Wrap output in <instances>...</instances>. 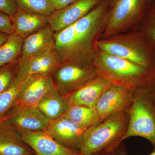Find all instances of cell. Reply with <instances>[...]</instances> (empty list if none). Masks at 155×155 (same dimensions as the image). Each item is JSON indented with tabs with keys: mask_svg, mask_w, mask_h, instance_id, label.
Here are the masks:
<instances>
[{
	"mask_svg": "<svg viewBox=\"0 0 155 155\" xmlns=\"http://www.w3.org/2000/svg\"><path fill=\"white\" fill-rule=\"evenodd\" d=\"M149 1L150 2H152L153 1V0H149Z\"/></svg>",
	"mask_w": 155,
	"mask_h": 155,
	"instance_id": "33",
	"label": "cell"
},
{
	"mask_svg": "<svg viewBox=\"0 0 155 155\" xmlns=\"http://www.w3.org/2000/svg\"><path fill=\"white\" fill-rule=\"evenodd\" d=\"M10 35L0 32V46L5 43L8 38Z\"/></svg>",
	"mask_w": 155,
	"mask_h": 155,
	"instance_id": "30",
	"label": "cell"
},
{
	"mask_svg": "<svg viewBox=\"0 0 155 155\" xmlns=\"http://www.w3.org/2000/svg\"><path fill=\"white\" fill-rule=\"evenodd\" d=\"M76 1L77 0H50L55 11L63 8Z\"/></svg>",
	"mask_w": 155,
	"mask_h": 155,
	"instance_id": "29",
	"label": "cell"
},
{
	"mask_svg": "<svg viewBox=\"0 0 155 155\" xmlns=\"http://www.w3.org/2000/svg\"><path fill=\"white\" fill-rule=\"evenodd\" d=\"M14 34L24 39L48 24V17L18 9L11 17Z\"/></svg>",
	"mask_w": 155,
	"mask_h": 155,
	"instance_id": "18",
	"label": "cell"
},
{
	"mask_svg": "<svg viewBox=\"0 0 155 155\" xmlns=\"http://www.w3.org/2000/svg\"><path fill=\"white\" fill-rule=\"evenodd\" d=\"M150 2L149 0H109V18L101 38L137 29Z\"/></svg>",
	"mask_w": 155,
	"mask_h": 155,
	"instance_id": "6",
	"label": "cell"
},
{
	"mask_svg": "<svg viewBox=\"0 0 155 155\" xmlns=\"http://www.w3.org/2000/svg\"><path fill=\"white\" fill-rule=\"evenodd\" d=\"M120 155H127L126 154H125V153H123L121 154ZM155 155V148L154 150L153 151V152L152 153H151L150 154V155Z\"/></svg>",
	"mask_w": 155,
	"mask_h": 155,
	"instance_id": "31",
	"label": "cell"
},
{
	"mask_svg": "<svg viewBox=\"0 0 155 155\" xmlns=\"http://www.w3.org/2000/svg\"><path fill=\"white\" fill-rule=\"evenodd\" d=\"M18 9L49 17L55 10L50 0H15Z\"/></svg>",
	"mask_w": 155,
	"mask_h": 155,
	"instance_id": "23",
	"label": "cell"
},
{
	"mask_svg": "<svg viewBox=\"0 0 155 155\" xmlns=\"http://www.w3.org/2000/svg\"><path fill=\"white\" fill-rule=\"evenodd\" d=\"M137 29L155 48V0L150 3Z\"/></svg>",
	"mask_w": 155,
	"mask_h": 155,
	"instance_id": "24",
	"label": "cell"
},
{
	"mask_svg": "<svg viewBox=\"0 0 155 155\" xmlns=\"http://www.w3.org/2000/svg\"><path fill=\"white\" fill-rule=\"evenodd\" d=\"M77 155H83V154L81 153H79V154H78Z\"/></svg>",
	"mask_w": 155,
	"mask_h": 155,
	"instance_id": "32",
	"label": "cell"
},
{
	"mask_svg": "<svg viewBox=\"0 0 155 155\" xmlns=\"http://www.w3.org/2000/svg\"><path fill=\"white\" fill-rule=\"evenodd\" d=\"M128 122L126 110L87 128L84 134L79 151L84 155H95L105 150H114L121 143Z\"/></svg>",
	"mask_w": 155,
	"mask_h": 155,
	"instance_id": "4",
	"label": "cell"
},
{
	"mask_svg": "<svg viewBox=\"0 0 155 155\" xmlns=\"http://www.w3.org/2000/svg\"><path fill=\"white\" fill-rule=\"evenodd\" d=\"M69 106L66 97L56 88L44 97L37 107L47 119L53 121L63 117Z\"/></svg>",
	"mask_w": 155,
	"mask_h": 155,
	"instance_id": "19",
	"label": "cell"
},
{
	"mask_svg": "<svg viewBox=\"0 0 155 155\" xmlns=\"http://www.w3.org/2000/svg\"><path fill=\"white\" fill-rule=\"evenodd\" d=\"M23 39L17 35H9L0 46V68L18 61L22 52Z\"/></svg>",
	"mask_w": 155,
	"mask_h": 155,
	"instance_id": "22",
	"label": "cell"
},
{
	"mask_svg": "<svg viewBox=\"0 0 155 155\" xmlns=\"http://www.w3.org/2000/svg\"><path fill=\"white\" fill-rule=\"evenodd\" d=\"M4 118L17 131L46 130L51 122L37 107L14 106Z\"/></svg>",
	"mask_w": 155,
	"mask_h": 155,
	"instance_id": "11",
	"label": "cell"
},
{
	"mask_svg": "<svg viewBox=\"0 0 155 155\" xmlns=\"http://www.w3.org/2000/svg\"><path fill=\"white\" fill-rule=\"evenodd\" d=\"M56 88L52 75L27 76L14 106L37 107L44 97Z\"/></svg>",
	"mask_w": 155,
	"mask_h": 155,
	"instance_id": "12",
	"label": "cell"
},
{
	"mask_svg": "<svg viewBox=\"0 0 155 155\" xmlns=\"http://www.w3.org/2000/svg\"><path fill=\"white\" fill-rule=\"evenodd\" d=\"M103 0H77L48 17V24L55 32L73 25L88 14Z\"/></svg>",
	"mask_w": 155,
	"mask_h": 155,
	"instance_id": "9",
	"label": "cell"
},
{
	"mask_svg": "<svg viewBox=\"0 0 155 155\" xmlns=\"http://www.w3.org/2000/svg\"><path fill=\"white\" fill-rule=\"evenodd\" d=\"M95 49L124 58L149 69L155 58V48L138 29L101 38Z\"/></svg>",
	"mask_w": 155,
	"mask_h": 155,
	"instance_id": "2",
	"label": "cell"
},
{
	"mask_svg": "<svg viewBox=\"0 0 155 155\" xmlns=\"http://www.w3.org/2000/svg\"><path fill=\"white\" fill-rule=\"evenodd\" d=\"M54 33L52 28L48 24L24 38L22 52L18 61L29 60L54 49Z\"/></svg>",
	"mask_w": 155,
	"mask_h": 155,
	"instance_id": "16",
	"label": "cell"
},
{
	"mask_svg": "<svg viewBox=\"0 0 155 155\" xmlns=\"http://www.w3.org/2000/svg\"><path fill=\"white\" fill-rule=\"evenodd\" d=\"M22 141L37 155H77L80 151L70 149L56 141L47 130L18 131Z\"/></svg>",
	"mask_w": 155,
	"mask_h": 155,
	"instance_id": "10",
	"label": "cell"
},
{
	"mask_svg": "<svg viewBox=\"0 0 155 155\" xmlns=\"http://www.w3.org/2000/svg\"><path fill=\"white\" fill-rule=\"evenodd\" d=\"M52 75L57 89L66 96L82 87L98 75L93 63H64Z\"/></svg>",
	"mask_w": 155,
	"mask_h": 155,
	"instance_id": "7",
	"label": "cell"
},
{
	"mask_svg": "<svg viewBox=\"0 0 155 155\" xmlns=\"http://www.w3.org/2000/svg\"><path fill=\"white\" fill-rule=\"evenodd\" d=\"M134 91L124 87L113 84L104 92L95 106L102 122L127 110L133 103Z\"/></svg>",
	"mask_w": 155,
	"mask_h": 155,
	"instance_id": "8",
	"label": "cell"
},
{
	"mask_svg": "<svg viewBox=\"0 0 155 155\" xmlns=\"http://www.w3.org/2000/svg\"><path fill=\"white\" fill-rule=\"evenodd\" d=\"M0 32L11 35L14 34L11 17L0 11Z\"/></svg>",
	"mask_w": 155,
	"mask_h": 155,
	"instance_id": "26",
	"label": "cell"
},
{
	"mask_svg": "<svg viewBox=\"0 0 155 155\" xmlns=\"http://www.w3.org/2000/svg\"><path fill=\"white\" fill-rule=\"evenodd\" d=\"M93 64L98 75L114 85L134 91L147 86L149 69L124 58L95 50Z\"/></svg>",
	"mask_w": 155,
	"mask_h": 155,
	"instance_id": "3",
	"label": "cell"
},
{
	"mask_svg": "<svg viewBox=\"0 0 155 155\" xmlns=\"http://www.w3.org/2000/svg\"><path fill=\"white\" fill-rule=\"evenodd\" d=\"M112 85L104 78L98 75L76 91L64 96L69 106L81 105L95 108L100 97Z\"/></svg>",
	"mask_w": 155,
	"mask_h": 155,
	"instance_id": "15",
	"label": "cell"
},
{
	"mask_svg": "<svg viewBox=\"0 0 155 155\" xmlns=\"http://www.w3.org/2000/svg\"><path fill=\"white\" fill-rule=\"evenodd\" d=\"M149 70V73L146 87L150 94L155 101V58Z\"/></svg>",
	"mask_w": 155,
	"mask_h": 155,
	"instance_id": "28",
	"label": "cell"
},
{
	"mask_svg": "<svg viewBox=\"0 0 155 155\" xmlns=\"http://www.w3.org/2000/svg\"><path fill=\"white\" fill-rule=\"evenodd\" d=\"M109 0H103L88 14L73 24V54L72 63L92 64L95 43L99 39L109 18Z\"/></svg>",
	"mask_w": 155,
	"mask_h": 155,
	"instance_id": "1",
	"label": "cell"
},
{
	"mask_svg": "<svg viewBox=\"0 0 155 155\" xmlns=\"http://www.w3.org/2000/svg\"><path fill=\"white\" fill-rule=\"evenodd\" d=\"M26 77L18 72L11 86L0 93V120L4 119L16 104Z\"/></svg>",
	"mask_w": 155,
	"mask_h": 155,
	"instance_id": "21",
	"label": "cell"
},
{
	"mask_svg": "<svg viewBox=\"0 0 155 155\" xmlns=\"http://www.w3.org/2000/svg\"><path fill=\"white\" fill-rule=\"evenodd\" d=\"M18 61L0 68V93L11 86L18 73Z\"/></svg>",
	"mask_w": 155,
	"mask_h": 155,
	"instance_id": "25",
	"label": "cell"
},
{
	"mask_svg": "<svg viewBox=\"0 0 155 155\" xmlns=\"http://www.w3.org/2000/svg\"><path fill=\"white\" fill-rule=\"evenodd\" d=\"M35 153L19 137L18 131L7 119L0 120V154L33 155Z\"/></svg>",
	"mask_w": 155,
	"mask_h": 155,
	"instance_id": "17",
	"label": "cell"
},
{
	"mask_svg": "<svg viewBox=\"0 0 155 155\" xmlns=\"http://www.w3.org/2000/svg\"><path fill=\"white\" fill-rule=\"evenodd\" d=\"M87 129L62 117L51 121L46 130L61 145L79 151L84 134Z\"/></svg>",
	"mask_w": 155,
	"mask_h": 155,
	"instance_id": "13",
	"label": "cell"
},
{
	"mask_svg": "<svg viewBox=\"0 0 155 155\" xmlns=\"http://www.w3.org/2000/svg\"><path fill=\"white\" fill-rule=\"evenodd\" d=\"M61 64L58 53L52 49L29 60L18 61V72L25 77L48 76L53 75Z\"/></svg>",
	"mask_w": 155,
	"mask_h": 155,
	"instance_id": "14",
	"label": "cell"
},
{
	"mask_svg": "<svg viewBox=\"0 0 155 155\" xmlns=\"http://www.w3.org/2000/svg\"><path fill=\"white\" fill-rule=\"evenodd\" d=\"M63 117L86 128L102 122L95 108L84 106H69Z\"/></svg>",
	"mask_w": 155,
	"mask_h": 155,
	"instance_id": "20",
	"label": "cell"
},
{
	"mask_svg": "<svg viewBox=\"0 0 155 155\" xmlns=\"http://www.w3.org/2000/svg\"><path fill=\"white\" fill-rule=\"evenodd\" d=\"M15 0H0V11L12 17L18 10Z\"/></svg>",
	"mask_w": 155,
	"mask_h": 155,
	"instance_id": "27",
	"label": "cell"
},
{
	"mask_svg": "<svg viewBox=\"0 0 155 155\" xmlns=\"http://www.w3.org/2000/svg\"><path fill=\"white\" fill-rule=\"evenodd\" d=\"M132 104L127 110L129 122L121 143L130 137H140L155 148V101L146 86L134 91Z\"/></svg>",
	"mask_w": 155,
	"mask_h": 155,
	"instance_id": "5",
	"label": "cell"
},
{
	"mask_svg": "<svg viewBox=\"0 0 155 155\" xmlns=\"http://www.w3.org/2000/svg\"><path fill=\"white\" fill-rule=\"evenodd\" d=\"M0 155H2L0 154Z\"/></svg>",
	"mask_w": 155,
	"mask_h": 155,
	"instance_id": "36",
	"label": "cell"
},
{
	"mask_svg": "<svg viewBox=\"0 0 155 155\" xmlns=\"http://www.w3.org/2000/svg\"></svg>",
	"mask_w": 155,
	"mask_h": 155,
	"instance_id": "35",
	"label": "cell"
},
{
	"mask_svg": "<svg viewBox=\"0 0 155 155\" xmlns=\"http://www.w3.org/2000/svg\"><path fill=\"white\" fill-rule=\"evenodd\" d=\"M33 155H37L36 154H34Z\"/></svg>",
	"mask_w": 155,
	"mask_h": 155,
	"instance_id": "34",
	"label": "cell"
}]
</instances>
